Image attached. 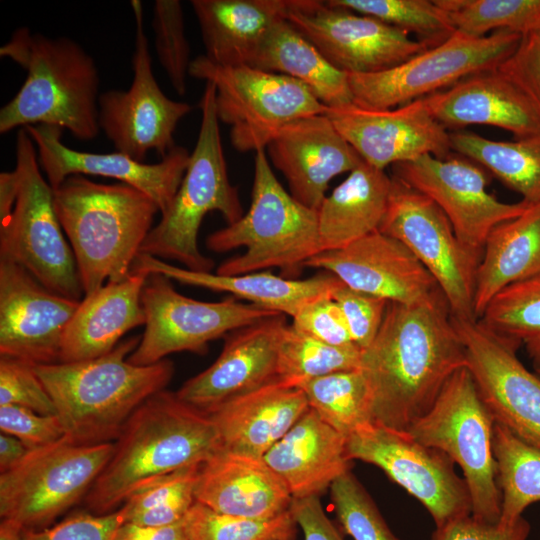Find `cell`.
Masks as SVG:
<instances>
[{"instance_id":"cell-1","label":"cell","mask_w":540,"mask_h":540,"mask_svg":"<svg viewBox=\"0 0 540 540\" xmlns=\"http://www.w3.org/2000/svg\"><path fill=\"white\" fill-rule=\"evenodd\" d=\"M464 366V345L443 295L412 305L389 302L359 367L369 385L373 422L406 431Z\"/></svg>"},{"instance_id":"cell-2","label":"cell","mask_w":540,"mask_h":540,"mask_svg":"<svg viewBox=\"0 0 540 540\" xmlns=\"http://www.w3.org/2000/svg\"><path fill=\"white\" fill-rule=\"evenodd\" d=\"M220 449L218 430L210 415L164 389L143 402L127 420L85 503L95 514L113 512L144 485L202 464Z\"/></svg>"},{"instance_id":"cell-3","label":"cell","mask_w":540,"mask_h":540,"mask_svg":"<svg viewBox=\"0 0 540 540\" xmlns=\"http://www.w3.org/2000/svg\"><path fill=\"white\" fill-rule=\"evenodd\" d=\"M140 339L128 338L93 359L34 364L68 441L77 445L112 442L134 411L168 385L174 374L170 360L146 366L127 360Z\"/></svg>"},{"instance_id":"cell-4","label":"cell","mask_w":540,"mask_h":540,"mask_svg":"<svg viewBox=\"0 0 540 540\" xmlns=\"http://www.w3.org/2000/svg\"><path fill=\"white\" fill-rule=\"evenodd\" d=\"M0 56L26 71L18 92L0 109L1 134L48 125L66 129L80 141L98 135L99 73L79 43L19 27L0 47Z\"/></svg>"},{"instance_id":"cell-5","label":"cell","mask_w":540,"mask_h":540,"mask_svg":"<svg viewBox=\"0 0 540 540\" xmlns=\"http://www.w3.org/2000/svg\"><path fill=\"white\" fill-rule=\"evenodd\" d=\"M54 208L73 251L84 296L130 275L156 213L140 190L72 175L53 189Z\"/></svg>"},{"instance_id":"cell-6","label":"cell","mask_w":540,"mask_h":540,"mask_svg":"<svg viewBox=\"0 0 540 540\" xmlns=\"http://www.w3.org/2000/svg\"><path fill=\"white\" fill-rule=\"evenodd\" d=\"M206 246L216 253L245 248L225 260L219 275H241L279 268L281 276L298 279L305 264L322 252L317 211L298 202L275 177L265 149L255 152L251 203L243 216L211 233Z\"/></svg>"},{"instance_id":"cell-7","label":"cell","mask_w":540,"mask_h":540,"mask_svg":"<svg viewBox=\"0 0 540 540\" xmlns=\"http://www.w3.org/2000/svg\"><path fill=\"white\" fill-rule=\"evenodd\" d=\"M216 90L206 82L200 101L201 124L182 182L140 253L174 260L184 268L212 272L214 260L201 253L198 233L204 217L219 212L233 224L243 216L238 189L231 184L216 112Z\"/></svg>"},{"instance_id":"cell-8","label":"cell","mask_w":540,"mask_h":540,"mask_svg":"<svg viewBox=\"0 0 540 540\" xmlns=\"http://www.w3.org/2000/svg\"><path fill=\"white\" fill-rule=\"evenodd\" d=\"M495 419L466 366L446 381L430 409L406 430L418 442L441 450L463 472L471 515L498 523L501 494L493 454Z\"/></svg>"},{"instance_id":"cell-9","label":"cell","mask_w":540,"mask_h":540,"mask_svg":"<svg viewBox=\"0 0 540 540\" xmlns=\"http://www.w3.org/2000/svg\"><path fill=\"white\" fill-rule=\"evenodd\" d=\"M18 191L11 215L0 222V258L24 267L53 293L81 301L75 258L57 217L53 189L44 178L35 144L21 128L16 136Z\"/></svg>"},{"instance_id":"cell-10","label":"cell","mask_w":540,"mask_h":540,"mask_svg":"<svg viewBox=\"0 0 540 540\" xmlns=\"http://www.w3.org/2000/svg\"><path fill=\"white\" fill-rule=\"evenodd\" d=\"M189 75L214 85L218 119L230 126L240 152L265 149L287 124L328 109L306 85L283 74L219 66L202 55L192 60Z\"/></svg>"},{"instance_id":"cell-11","label":"cell","mask_w":540,"mask_h":540,"mask_svg":"<svg viewBox=\"0 0 540 540\" xmlns=\"http://www.w3.org/2000/svg\"><path fill=\"white\" fill-rule=\"evenodd\" d=\"M114 451V443L77 445L65 437L32 449L0 475L1 519L39 530L86 496Z\"/></svg>"},{"instance_id":"cell-12","label":"cell","mask_w":540,"mask_h":540,"mask_svg":"<svg viewBox=\"0 0 540 540\" xmlns=\"http://www.w3.org/2000/svg\"><path fill=\"white\" fill-rule=\"evenodd\" d=\"M520 34L496 31L484 37L455 32L385 71L348 74L353 104L391 109L447 89L473 74L497 69L514 51Z\"/></svg>"},{"instance_id":"cell-13","label":"cell","mask_w":540,"mask_h":540,"mask_svg":"<svg viewBox=\"0 0 540 540\" xmlns=\"http://www.w3.org/2000/svg\"><path fill=\"white\" fill-rule=\"evenodd\" d=\"M379 231L403 243L427 269L454 318L477 320L474 295L482 253L458 239L446 215L430 198L392 176Z\"/></svg>"},{"instance_id":"cell-14","label":"cell","mask_w":540,"mask_h":540,"mask_svg":"<svg viewBox=\"0 0 540 540\" xmlns=\"http://www.w3.org/2000/svg\"><path fill=\"white\" fill-rule=\"evenodd\" d=\"M145 330L127 360L140 366L155 364L169 354H203L208 343L277 312L228 297L204 302L180 294L171 279L149 274L141 293Z\"/></svg>"},{"instance_id":"cell-15","label":"cell","mask_w":540,"mask_h":540,"mask_svg":"<svg viewBox=\"0 0 540 540\" xmlns=\"http://www.w3.org/2000/svg\"><path fill=\"white\" fill-rule=\"evenodd\" d=\"M348 458L380 468L430 513L436 528L471 515L467 484L454 461L439 449L415 440L408 432L371 422L346 438Z\"/></svg>"},{"instance_id":"cell-16","label":"cell","mask_w":540,"mask_h":540,"mask_svg":"<svg viewBox=\"0 0 540 540\" xmlns=\"http://www.w3.org/2000/svg\"><path fill=\"white\" fill-rule=\"evenodd\" d=\"M130 5L136 27L133 80L127 90L100 94L98 124L116 151L143 162L150 151L162 159L176 146L174 132L192 106L170 99L160 89L152 71L142 2L132 0Z\"/></svg>"},{"instance_id":"cell-17","label":"cell","mask_w":540,"mask_h":540,"mask_svg":"<svg viewBox=\"0 0 540 540\" xmlns=\"http://www.w3.org/2000/svg\"><path fill=\"white\" fill-rule=\"evenodd\" d=\"M285 18L333 66L347 74L385 71L429 48L377 18L328 1L290 0Z\"/></svg>"},{"instance_id":"cell-18","label":"cell","mask_w":540,"mask_h":540,"mask_svg":"<svg viewBox=\"0 0 540 540\" xmlns=\"http://www.w3.org/2000/svg\"><path fill=\"white\" fill-rule=\"evenodd\" d=\"M392 169L394 177L430 198L446 215L458 239L479 253L493 228L530 206L522 200H498L487 191L488 172L454 152L445 158L426 155Z\"/></svg>"},{"instance_id":"cell-19","label":"cell","mask_w":540,"mask_h":540,"mask_svg":"<svg viewBox=\"0 0 540 540\" xmlns=\"http://www.w3.org/2000/svg\"><path fill=\"white\" fill-rule=\"evenodd\" d=\"M452 319L464 345L466 367L495 421L540 445V377L517 357L520 346L478 320Z\"/></svg>"},{"instance_id":"cell-20","label":"cell","mask_w":540,"mask_h":540,"mask_svg":"<svg viewBox=\"0 0 540 540\" xmlns=\"http://www.w3.org/2000/svg\"><path fill=\"white\" fill-rule=\"evenodd\" d=\"M326 115L363 161L385 170L431 155L453 152L450 132L418 99L391 109H366L352 104L328 108Z\"/></svg>"},{"instance_id":"cell-21","label":"cell","mask_w":540,"mask_h":540,"mask_svg":"<svg viewBox=\"0 0 540 540\" xmlns=\"http://www.w3.org/2000/svg\"><path fill=\"white\" fill-rule=\"evenodd\" d=\"M79 302L51 292L24 267L0 258V356L32 364L59 362Z\"/></svg>"},{"instance_id":"cell-22","label":"cell","mask_w":540,"mask_h":540,"mask_svg":"<svg viewBox=\"0 0 540 540\" xmlns=\"http://www.w3.org/2000/svg\"><path fill=\"white\" fill-rule=\"evenodd\" d=\"M305 267L323 269L350 288L388 302L412 305L443 295L412 252L379 230L344 248L322 251Z\"/></svg>"},{"instance_id":"cell-23","label":"cell","mask_w":540,"mask_h":540,"mask_svg":"<svg viewBox=\"0 0 540 540\" xmlns=\"http://www.w3.org/2000/svg\"><path fill=\"white\" fill-rule=\"evenodd\" d=\"M32 138L41 169L52 189L72 175L108 177L130 185L148 195L160 213L167 210L187 169L190 154L175 146L160 162L147 164L115 151L82 152L62 142L63 129L56 126L25 127Z\"/></svg>"},{"instance_id":"cell-24","label":"cell","mask_w":540,"mask_h":540,"mask_svg":"<svg viewBox=\"0 0 540 540\" xmlns=\"http://www.w3.org/2000/svg\"><path fill=\"white\" fill-rule=\"evenodd\" d=\"M278 313L226 335L218 358L176 392L185 403L209 412L220 404L277 379V351L287 326Z\"/></svg>"},{"instance_id":"cell-25","label":"cell","mask_w":540,"mask_h":540,"mask_svg":"<svg viewBox=\"0 0 540 540\" xmlns=\"http://www.w3.org/2000/svg\"><path fill=\"white\" fill-rule=\"evenodd\" d=\"M266 148L273 165L286 178L289 193L315 211L325 199L330 181L350 173L362 161L326 113L287 124Z\"/></svg>"},{"instance_id":"cell-26","label":"cell","mask_w":540,"mask_h":540,"mask_svg":"<svg viewBox=\"0 0 540 540\" xmlns=\"http://www.w3.org/2000/svg\"><path fill=\"white\" fill-rule=\"evenodd\" d=\"M423 99L447 130L486 125L507 130L516 138L540 134V113L498 69L473 74Z\"/></svg>"},{"instance_id":"cell-27","label":"cell","mask_w":540,"mask_h":540,"mask_svg":"<svg viewBox=\"0 0 540 540\" xmlns=\"http://www.w3.org/2000/svg\"><path fill=\"white\" fill-rule=\"evenodd\" d=\"M195 499L216 512L252 519L278 516L293 500L262 457L223 449L202 463Z\"/></svg>"},{"instance_id":"cell-28","label":"cell","mask_w":540,"mask_h":540,"mask_svg":"<svg viewBox=\"0 0 540 540\" xmlns=\"http://www.w3.org/2000/svg\"><path fill=\"white\" fill-rule=\"evenodd\" d=\"M304 392L275 379L209 412L221 449L262 457L307 412Z\"/></svg>"},{"instance_id":"cell-29","label":"cell","mask_w":540,"mask_h":540,"mask_svg":"<svg viewBox=\"0 0 540 540\" xmlns=\"http://www.w3.org/2000/svg\"><path fill=\"white\" fill-rule=\"evenodd\" d=\"M149 274L131 271L85 295L67 325L59 362L93 359L112 351L131 329L145 325L141 293Z\"/></svg>"},{"instance_id":"cell-30","label":"cell","mask_w":540,"mask_h":540,"mask_svg":"<svg viewBox=\"0 0 540 540\" xmlns=\"http://www.w3.org/2000/svg\"><path fill=\"white\" fill-rule=\"evenodd\" d=\"M293 499L319 496L350 470L346 438L309 408L263 456Z\"/></svg>"},{"instance_id":"cell-31","label":"cell","mask_w":540,"mask_h":540,"mask_svg":"<svg viewBox=\"0 0 540 540\" xmlns=\"http://www.w3.org/2000/svg\"><path fill=\"white\" fill-rule=\"evenodd\" d=\"M132 270L144 271L148 274L158 273L185 285L227 292L249 301L250 304L291 318L311 300L331 294L341 282L327 271L306 279L286 278L272 274L270 271L232 276L198 272L178 267L144 253L138 255Z\"/></svg>"},{"instance_id":"cell-32","label":"cell","mask_w":540,"mask_h":540,"mask_svg":"<svg viewBox=\"0 0 540 540\" xmlns=\"http://www.w3.org/2000/svg\"><path fill=\"white\" fill-rule=\"evenodd\" d=\"M206 50L224 67L250 66L272 26L285 18L290 0H192Z\"/></svg>"},{"instance_id":"cell-33","label":"cell","mask_w":540,"mask_h":540,"mask_svg":"<svg viewBox=\"0 0 540 540\" xmlns=\"http://www.w3.org/2000/svg\"><path fill=\"white\" fill-rule=\"evenodd\" d=\"M392 177L361 161L317 211L323 251L344 248L379 230L387 210Z\"/></svg>"},{"instance_id":"cell-34","label":"cell","mask_w":540,"mask_h":540,"mask_svg":"<svg viewBox=\"0 0 540 540\" xmlns=\"http://www.w3.org/2000/svg\"><path fill=\"white\" fill-rule=\"evenodd\" d=\"M540 275V203L489 233L477 269L476 318L505 287Z\"/></svg>"},{"instance_id":"cell-35","label":"cell","mask_w":540,"mask_h":540,"mask_svg":"<svg viewBox=\"0 0 540 540\" xmlns=\"http://www.w3.org/2000/svg\"><path fill=\"white\" fill-rule=\"evenodd\" d=\"M250 67L302 82L328 108L353 103L348 74L333 66L286 18L272 26Z\"/></svg>"},{"instance_id":"cell-36","label":"cell","mask_w":540,"mask_h":540,"mask_svg":"<svg viewBox=\"0 0 540 540\" xmlns=\"http://www.w3.org/2000/svg\"><path fill=\"white\" fill-rule=\"evenodd\" d=\"M452 152L495 176L529 205L540 203V134L498 141L473 132H450Z\"/></svg>"},{"instance_id":"cell-37","label":"cell","mask_w":540,"mask_h":540,"mask_svg":"<svg viewBox=\"0 0 540 540\" xmlns=\"http://www.w3.org/2000/svg\"><path fill=\"white\" fill-rule=\"evenodd\" d=\"M492 445L501 494L499 522L512 524L528 506L540 501V445L523 440L496 421Z\"/></svg>"},{"instance_id":"cell-38","label":"cell","mask_w":540,"mask_h":540,"mask_svg":"<svg viewBox=\"0 0 540 540\" xmlns=\"http://www.w3.org/2000/svg\"><path fill=\"white\" fill-rule=\"evenodd\" d=\"M309 408L347 438L373 422L371 393L360 368L334 372L301 383Z\"/></svg>"},{"instance_id":"cell-39","label":"cell","mask_w":540,"mask_h":540,"mask_svg":"<svg viewBox=\"0 0 540 540\" xmlns=\"http://www.w3.org/2000/svg\"><path fill=\"white\" fill-rule=\"evenodd\" d=\"M477 320L492 333L523 346L534 370H540V275L502 289Z\"/></svg>"},{"instance_id":"cell-40","label":"cell","mask_w":540,"mask_h":540,"mask_svg":"<svg viewBox=\"0 0 540 540\" xmlns=\"http://www.w3.org/2000/svg\"><path fill=\"white\" fill-rule=\"evenodd\" d=\"M361 353L356 345H329L287 324L278 344L277 379L298 387L314 378L357 369L360 367Z\"/></svg>"},{"instance_id":"cell-41","label":"cell","mask_w":540,"mask_h":540,"mask_svg":"<svg viewBox=\"0 0 540 540\" xmlns=\"http://www.w3.org/2000/svg\"><path fill=\"white\" fill-rule=\"evenodd\" d=\"M201 465L173 471L133 492L120 507L124 522L165 526L182 520L196 502L195 489Z\"/></svg>"},{"instance_id":"cell-42","label":"cell","mask_w":540,"mask_h":540,"mask_svg":"<svg viewBox=\"0 0 540 540\" xmlns=\"http://www.w3.org/2000/svg\"><path fill=\"white\" fill-rule=\"evenodd\" d=\"M456 32L484 37L496 31L524 34L540 28V0H436Z\"/></svg>"},{"instance_id":"cell-43","label":"cell","mask_w":540,"mask_h":540,"mask_svg":"<svg viewBox=\"0 0 540 540\" xmlns=\"http://www.w3.org/2000/svg\"><path fill=\"white\" fill-rule=\"evenodd\" d=\"M329 4L372 16L428 47L439 45L456 31L436 0H327Z\"/></svg>"},{"instance_id":"cell-44","label":"cell","mask_w":540,"mask_h":540,"mask_svg":"<svg viewBox=\"0 0 540 540\" xmlns=\"http://www.w3.org/2000/svg\"><path fill=\"white\" fill-rule=\"evenodd\" d=\"M188 540H293L297 523L290 511L268 519L219 513L195 502L184 517Z\"/></svg>"},{"instance_id":"cell-45","label":"cell","mask_w":540,"mask_h":540,"mask_svg":"<svg viewBox=\"0 0 540 540\" xmlns=\"http://www.w3.org/2000/svg\"><path fill=\"white\" fill-rule=\"evenodd\" d=\"M152 29L158 61L176 93H186V79L192 60L185 35L182 3L157 0L153 6Z\"/></svg>"},{"instance_id":"cell-46","label":"cell","mask_w":540,"mask_h":540,"mask_svg":"<svg viewBox=\"0 0 540 540\" xmlns=\"http://www.w3.org/2000/svg\"><path fill=\"white\" fill-rule=\"evenodd\" d=\"M330 492L338 521L354 540H399L350 470L331 484Z\"/></svg>"},{"instance_id":"cell-47","label":"cell","mask_w":540,"mask_h":540,"mask_svg":"<svg viewBox=\"0 0 540 540\" xmlns=\"http://www.w3.org/2000/svg\"><path fill=\"white\" fill-rule=\"evenodd\" d=\"M0 405H18L39 414L56 415L53 400L34 364L9 356H0Z\"/></svg>"},{"instance_id":"cell-48","label":"cell","mask_w":540,"mask_h":540,"mask_svg":"<svg viewBox=\"0 0 540 540\" xmlns=\"http://www.w3.org/2000/svg\"><path fill=\"white\" fill-rule=\"evenodd\" d=\"M331 297L339 305L347 322L353 343L362 351L375 339L388 306V301L350 288L342 281Z\"/></svg>"},{"instance_id":"cell-49","label":"cell","mask_w":540,"mask_h":540,"mask_svg":"<svg viewBox=\"0 0 540 540\" xmlns=\"http://www.w3.org/2000/svg\"><path fill=\"white\" fill-rule=\"evenodd\" d=\"M297 331L333 346L355 345L342 310L331 294L305 304L292 318Z\"/></svg>"},{"instance_id":"cell-50","label":"cell","mask_w":540,"mask_h":540,"mask_svg":"<svg viewBox=\"0 0 540 540\" xmlns=\"http://www.w3.org/2000/svg\"><path fill=\"white\" fill-rule=\"evenodd\" d=\"M124 521L120 508L106 514L77 512L50 528H25L24 540H114Z\"/></svg>"},{"instance_id":"cell-51","label":"cell","mask_w":540,"mask_h":540,"mask_svg":"<svg viewBox=\"0 0 540 540\" xmlns=\"http://www.w3.org/2000/svg\"><path fill=\"white\" fill-rule=\"evenodd\" d=\"M1 433L22 441L30 450L55 443L65 436L57 415L39 414L18 405H0Z\"/></svg>"},{"instance_id":"cell-52","label":"cell","mask_w":540,"mask_h":540,"mask_svg":"<svg viewBox=\"0 0 540 540\" xmlns=\"http://www.w3.org/2000/svg\"><path fill=\"white\" fill-rule=\"evenodd\" d=\"M540 113V28L521 35L511 55L497 68Z\"/></svg>"},{"instance_id":"cell-53","label":"cell","mask_w":540,"mask_h":540,"mask_svg":"<svg viewBox=\"0 0 540 540\" xmlns=\"http://www.w3.org/2000/svg\"><path fill=\"white\" fill-rule=\"evenodd\" d=\"M530 529L523 516L512 524H491L467 515L437 527L432 540H527Z\"/></svg>"},{"instance_id":"cell-54","label":"cell","mask_w":540,"mask_h":540,"mask_svg":"<svg viewBox=\"0 0 540 540\" xmlns=\"http://www.w3.org/2000/svg\"><path fill=\"white\" fill-rule=\"evenodd\" d=\"M290 511L303 531L304 540H344L325 514L319 496L293 499Z\"/></svg>"},{"instance_id":"cell-55","label":"cell","mask_w":540,"mask_h":540,"mask_svg":"<svg viewBox=\"0 0 540 540\" xmlns=\"http://www.w3.org/2000/svg\"><path fill=\"white\" fill-rule=\"evenodd\" d=\"M114 540H188L184 518L165 526H143L124 522Z\"/></svg>"},{"instance_id":"cell-56","label":"cell","mask_w":540,"mask_h":540,"mask_svg":"<svg viewBox=\"0 0 540 540\" xmlns=\"http://www.w3.org/2000/svg\"><path fill=\"white\" fill-rule=\"evenodd\" d=\"M30 449L16 437L1 433L0 435V473H5L17 466Z\"/></svg>"},{"instance_id":"cell-57","label":"cell","mask_w":540,"mask_h":540,"mask_svg":"<svg viewBox=\"0 0 540 540\" xmlns=\"http://www.w3.org/2000/svg\"><path fill=\"white\" fill-rule=\"evenodd\" d=\"M18 191L15 170L0 173V222L7 219L14 208Z\"/></svg>"},{"instance_id":"cell-58","label":"cell","mask_w":540,"mask_h":540,"mask_svg":"<svg viewBox=\"0 0 540 540\" xmlns=\"http://www.w3.org/2000/svg\"><path fill=\"white\" fill-rule=\"evenodd\" d=\"M24 530V527L13 521L1 519L0 540H24Z\"/></svg>"},{"instance_id":"cell-59","label":"cell","mask_w":540,"mask_h":540,"mask_svg":"<svg viewBox=\"0 0 540 540\" xmlns=\"http://www.w3.org/2000/svg\"><path fill=\"white\" fill-rule=\"evenodd\" d=\"M535 373L540 377V370L535 371Z\"/></svg>"}]
</instances>
